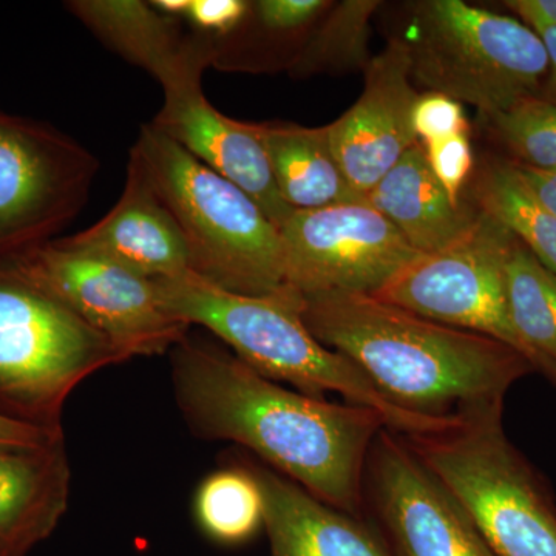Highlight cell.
<instances>
[{"mask_svg": "<svg viewBox=\"0 0 556 556\" xmlns=\"http://www.w3.org/2000/svg\"><path fill=\"white\" fill-rule=\"evenodd\" d=\"M169 354L175 401L193 437L243 445L321 503L364 518L369 450L387 428L379 413L288 390L190 332Z\"/></svg>", "mask_w": 556, "mask_h": 556, "instance_id": "1", "label": "cell"}, {"mask_svg": "<svg viewBox=\"0 0 556 556\" xmlns=\"http://www.w3.org/2000/svg\"><path fill=\"white\" fill-rule=\"evenodd\" d=\"M314 338L357 365L383 396L417 416L455 419L504 405L519 379L536 372L514 348L428 320L375 295H300Z\"/></svg>", "mask_w": 556, "mask_h": 556, "instance_id": "2", "label": "cell"}, {"mask_svg": "<svg viewBox=\"0 0 556 556\" xmlns=\"http://www.w3.org/2000/svg\"><path fill=\"white\" fill-rule=\"evenodd\" d=\"M153 281L170 316L208 329L263 378L316 399L334 391L348 404L375 409L388 430L402 437L439 433L456 422L413 415L383 396L350 358L314 338L302 317V298L291 288L268 295L236 294L192 273Z\"/></svg>", "mask_w": 556, "mask_h": 556, "instance_id": "3", "label": "cell"}, {"mask_svg": "<svg viewBox=\"0 0 556 556\" xmlns=\"http://www.w3.org/2000/svg\"><path fill=\"white\" fill-rule=\"evenodd\" d=\"M130 155L177 219L190 273L236 294L268 295L287 287L280 229L243 189L152 124L139 131Z\"/></svg>", "mask_w": 556, "mask_h": 556, "instance_id": "4", "label": "cell"}, {"mask_svg": "<svg viewBox=\"0 0 556 556\" xmlns=\"http://www.w3.org/2000/svg\"><path fill=\"white\" fill-rule=\"evenodd\" d=\"M503 409H478L447 430L404 438L459 500L493 555L556 556L554 496L507 438Z\"/></svg>", "mask_w": 556, "mask_h": 556, "instance_id": "5", "label": "cell"}, {"mask_svg": "<svg viewBox=\"0 0 556 556\" xmlns=\"http://www.w3.org/2000/svg\"><path fill=\"white\" fill-rule=\"evenodd\" d=\"M402 39L413 83L473 105L482 118L538 97L547 75L546 46L533 28L463 0L413 3Z\"/></svg>", "mask_w": 556, "mask_h": 556, "instance_id": "6", "label": "cell"}, {"mask_svg": "<svg viewBox=\"0 0 556 556\" xmlns=\"http://www.w3.org/2000/svg\"><path fill=\"white\" fill-rule=\"evenodd\" d=\"M129 361L10 263H0V413L62 431L65 401L93 372Z\"/></svg>", "mask_w": 556, "mask_h": 556, "instance_id": "7", "label": "cell"}, {"mask_svg": "<svg viewBox=\"0 0 556 556\" xmlns=\"http://www.w3.org/2000/svg\"><path fill=\"white\" fill-rule=\"evenodd\" d=\"M98 172L76 139L0 112V263L53 241L86 206Z\"/></svg>", "mask_w": 556, "mask_h": 556, "instance_id": "8", "label": "cell"}, {"mask_svg": "<svg viewBox=\"0 0 556 556\" xmlns=\"http://www.w3.org/2000/svg\"><path fill=\"white\" fill-rule=\"evenodd\" d=\"M514 243L503 225L479 211L459 240L433 254L417 255L375 298L428 320L500 340L526 357L507 308L506 265Z\"/></svg>", "mask_w": 556, "mask_h": 556, "instance_id": "9", "label": "cell"}, {"mask_svg": "<svg viewBox=\"0 0 556 556\" xmlns=\"http://www.w3.org/2000/svg\"><path fill=\"white\" fill-rule=\"evenodd\" d=\"M5 263L64 303L129 358L170 353L192 328L161 306L152 278L62 247L56 239Z\"/></svg>", "mask_w": 556, "mask_h": 556, "instance_id": "10", "label": "cell"}, {"mask_svg": "<svg viewBox=\"0 0 556 556\" xmlns=\"http://www.w3.org/2000/svg\"><path fill=\"white\" fill-rule=\"evenodd\" d=\"M280 232L285 285L299 295H376L420 255L368 201L294 211Z\"/></svg>", "mask_w": 556, "mask_h": 556, "instance_id": "11", "label": "cell"}, {"mask_svg": "<svg viewBox=\"0 0 556 556\" xmlns=\"http://www.w3.org/2000/svg\"><path fill=\"white\" fill-rule=\"evenodd\" d=\"M364 497L396 556H495L459 500L388 428L369 450Z\"/></svg>", "mask_w": 556, "mask_h": 556, "instance_id": "12", "label": "cell"}, {"mask_svg": "<svg viewBox=\"0 0 556 556\" xmlns=\"http://www.w3.org/2000/svg\"><path fill=\"white\" fill-rule=\"evenodd\" d=\"M208 67V61L199 58L163 80L164 104L150 124L243 189L281 229L294 211L278 192L255 124L223 115L204 97L201 76Z\"/></svg>", "mask_w": 556, "mask_h": 556, "instance_id": "13", "label": "cell"}, {"mask_svg": "<svg viewBox=\"0 0 556 556\" xmlns=\"http://www.w3.org/2000/svg\"><path fill=\"white\" fill-rule=\"evenodd\" d=\"M358 100L334 123L329 139L358 200L416 146L413 110L420 93L412 79V60L402 38L391 39L365 70Z\"/></svg>", "mask_w": 556, "mask_h": 556, "instance_id": "14", "label": "cell"}, {"mask_svg": "<svg viewBox=\"0 0 556 556\" xmlns=\"http://www.w3.org/2000/svg\"><path fill=\"white\" fill-rule=\"evenodd\" d=\"M56 240L62 247L110 260L152 280L190 273L188 243L177 219L134 155L112 211L89 229Z\"/></svg>", "mask_w": 556, "mask_h": 556, "instance_id": "15", "label": "cell"}, {"mask_svg": "<svg viewBox=\"0 0 556 556\" xmlns=\"http://www.w3.org/2000/svg\"><path fill=\"white\" fill-rule=\"evenodd\" d=\"M265 501L270 556H396L364 518L321 503L266 464L239 455Z\"/></svg>", "mask_w": 556, "mask_h": 556, "instance_id": "16", "label": "cell"}, {"mask_svg": "<svg viewBox=\"0 0 556 556\" xmlns=\"http://www.w3.org/2000/svg\"><path fill=\"white\" fill-rule=\"evenodd\" d=\"M64 441L49 447H0V546L25 556L50 536L70 496Z\"/></svg>", "mask_w": 556, "mask_h": 556, "instance_id": "17", "label": "cell"}, {"mask_svg": "<svg viewBox=\"0 0 556 556\" xmlns=\"http://www.w3.org/2000/svg\"><path fill=\"white\" fill-rule=\"evenodd\" d=\"M65 9L113 53L146 70L159 83L197 58H212L207 39L142 0H73Z\"/></svg>", "mask_w": 556, "mask_h": 556, "instance_id": "18", "label": "cell"}, {"mask_svg": "<svg viewBox=\"0 0 556 556\" xmlns=\"http://www.w3.org/2000/svg\"><path fill=\"white\" fill-rule=\"evenodd\" d=\"M365 201L390 219L420 255L455 243L479 214L475 204L452 200L428 166L420 142L397 161Z\"/></svg>", "mask_w": 556, "mask_h": 556, "instance_id": "19", "label": "cell"}, {"mask_svg": "<svg viewBox=\"0 0 556 556\" xmlns=\"http://www.w3.org/2000/svg\"><path fill=\"white\" fill-rule=\"evenodd\" d=\"M281 199L292 211H316L358 200L336 159L328 126L255 124Z\"/></svg>", "mask_w": 556, "mask_h": 556, "instance_id": "20", "label": "cell"}, {"mask_svg": "<svg viewBox=\"0 0 556 556\" xmlns=\"http://www.w3.org/2000/svg\"><path fill=\"white\" fill-rule=\"evenodd\" d=\"M506 295L527 361L556 386V274L517 239L507 258Z\"/></svg>", "mask_w": 556, "mask_h": 556, "instance_id": "21", "label": "cell"}, {"mask_svg": "<svg viewBox=\"0 0 556 556\" xmlns=\"http://www.w3.org/2000/svg\"><path fill=\"white\" fill-rule=\"evenodd\" d=\"M471 200L556 274V215L527 188L510 160H489L479 167Z\"/></svg>", "mask_w": 556, "mask_h": 556, "instance_id": "22", "label": "cell"}, {"mask_svg": "<svg viewBox=\"0 0 556 556\" xmlns=\"http://www.w3.org/2000/svg\"><path fill=\"white\" fill-rule=\"evenodd\" d=\"M382 3L378 0L332 2L316 25L298 60L289 68L294 78L365 72L369 56L371 17Z\"/></svg>", "mask_w": 556, "mask_h": 556, "instance_id": "23", "label": "cell"}, {"mask_svg": "<svg viewBox=\"0 0 556 556\" xmlns=\"http://www.w3.org/2000/svg\"><path fill=\"white\" fill-rule=\"evenodd\" d=\"M201 530L219 544L247 543L265 529V501L257 479L239 459L208 475L195 495Z\"/></svg>", "mask_w": 556, "mask_h": 556, "instance_id": "24", "label": "cell"}, {"mask_svg": "<svg viewBox=\"0 0 556 556\" xmlns=\"http://www.w3.org/2000/svg\"><path fill=\"white\" fill-rule=\"evenodd\" d=\"M510 153V161L538 170H556V108L532 97L484 118Z\"/></svg>", "mask_w": 556, "mask_h": 556, "instance_id": "25", "label": "cell"}, {"mask_svg": "<svg viewBox=\"0 0 556 556\" xmlns=\"http://www.w3.org/2000/svg\"><path fill=\"white\" fill-rule=\"evenodd\" d=\"M150 3L211 42L239 30L251 11L248 0H153Z\"/></svg>", "mask_w": 556, "mask_h": 556, "instance_id": "26", "label": "cell"}, {"mask_svg": "<svg viewBox=\"0 0 556 556\" xmlns=\"http://www.w3.org/2000/svg\"><path fill=\"white\" fill-rule=\"evenodd\" d=\"M329 0H255L251 2L252 20L305 43L325 13Z\"/></svg>", "mask_w": 556, "mask_h": 556, "instance_id": "27", "label": "cell"}, {"mask_svg": "<svg viewBox=\"0 0 556 556\" xmlns=\"http://www.w3.org/2000/svg\"><path fill=\"white\" fill-rule=\"evenodd\" d=\"M468 135H453L426 144L420 142L426 150L428 166L456 203L464 201V190L475 174V155Z\"/></svg>", "mask_w": 556, "mask_h": 556, "instance_id": "28", "label": "cell"}, {"mask_svg": "<svg viewBox=\"0 0 556 556\" xmlns=\"http://www.w3.org/2000/svg\"><path fill=\"white\" fill-rule=\"evenodd\" d=\"M413 129L417 141L426 144L453 135L470 134V124L460 102L427 91L420 94L413 110Z\"/></svg>", "mask_w": 556, "mask_h": 556, "instance_id": "29", "label": "cell"}, {"mask_svg": "<svg viewBox=\"0 0 556 556\" xmlns=\"http://www.w3.org/2000/svg\"><path fill=\"white\" fill-rule=\"evenodd\" d=\"M64 441L62 431L0 413V447L40 448Z\"/></svg>", "mask_w": 556, "mask_h": 556, "instance_id": "30", "label": "cell"}, {"mask_svg": "<svg viewBox=\"0 0 556 556\" xmlns=\"http://www.w3.org/2000/svg\"><path fill=\"white\" fill-rule=\"evenodd\" d=\"M514 163V161H511ZM519 177L541 203L556 215V170H538L514 163Z\"/></svg>", "mask_w": 556, "mask_h": 556, "instance_id": "31", "label": "cell"}, {"mask_svg": "<svg viewBox=\"0 0 556 556\" xmlns=\"http://www.w3.org/2000/svg\"><path fill=\"white\" fill-rule=\"evenodd\" d=\"M504 5L518 14L529 27L556 25V0H507Z\"/></svg>", "mask_w": 556, "mask_h": 556, "instance_id": "32", "label": "cell"}, {"mask_svg": "<svg viewBox=\"0 0 556 556\" xmlns=\"http://www.w3.org/2000/svg\"><path fill=\"white\" fill-rule=\"evenodd\" d=\"M548 54V70L536 98L556 108V25H533Z\"/></svg>", "mask_w": 556, "mask_h": 556, "instance_id": "33", "label": "cell"}, {"mask_svg": "<svg viewBox=\"0 0 556 556\" xmlns=\"http://www.w3.org/2000/svg\"><path fill=\"white\" fill-rule=\"evenodd\" d=\"M0 556H13L9 551H5L2 546H0Z\"/></svg>", "mask_w": 556, "mask_h": 556, "instance_id": "34", "label": "cell"}]
</instances>
